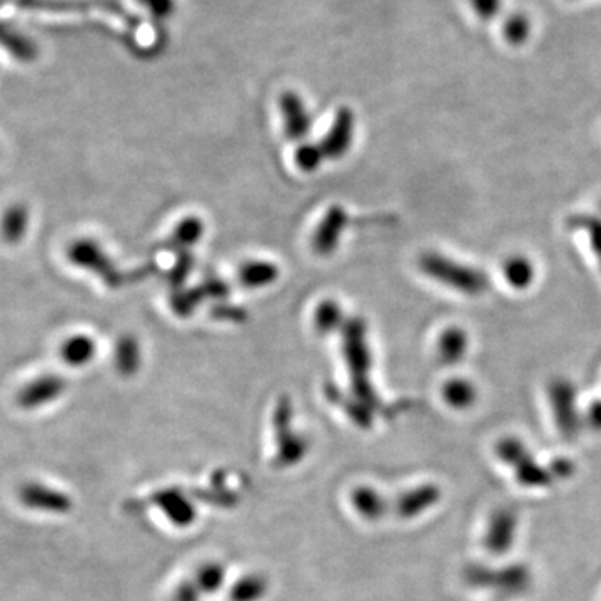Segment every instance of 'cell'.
Here are the masks:
<instances>
[{
  "instance_id": "1",
  "label": "cell",
  "mask_w": 601,
  "mask_h": 601,
  "mask_svg": "<svg viewBox=\"0 0 601 601\" xmlns=\"http://www.w3.org/2000/svg\"><path fill=\"white\" fill-rule=\"evenodd\" d=\"M420 268L426 276L465 296H481L490 289V278L483 269L458 263L443 254H423Z\"/></svg>"
},
{
  "instance_id": "2",
  "label": "cell",
  "mask_w": 601,
  "mask_h": 601,
  "mask_svg": "<svg viewBox=\"0 0 601 601\" xmlns=\"http://www.w3.org/2000/svg\"><path fill=\"white\" fill-rule=\"evenodd\" d=\"M344 353L351 369L354 389L361 398V406L364 408V405H376V396H373L368 383L371 359L364 339V324L361 321H351L348 328L344 329Z\"/></svg>"
},
{
  "instance_id": "3",
  "label": "cell",
  "mask_w": 601,
  "mask_h": 601,
  "mask_svg": "<svg viewBox=\"0 0 601 601\" xmlns=\"http://www.w3.org/2000/svg\"><path fill=\"white\" fill-rule=\"evenodd\" d=\"M67 258L77 268L96 274L109 288H121L122 284L126 283L124 274L116 268V264L112 263V259L96 239H76L67 248Z\"/></svg>"
},
{
  "instance_id": "4",
  "label": "cell",
  "mask_w": 601,
  "mask_h": 601,
  "mask_svg": "<svg viewBox=\"0 0 601 601\" xmlns=\"http://www.w3.org/2000/svg\"><path fill=\"white\" fill-rule=\"evenodd\" d=\"M19 501L27 510L46 515H67L74 508V500L69 493L37 481H31L19 488Z\"/></svg>"
},
{
  "instance_id": "5",
  "label": "cell",
  "mask_w": 601,
  "mask_h": 601,
  "mask_svg": "<svg viewBox=\"0 0 601 601\" xmlns=\"http://www.w3.org/2000/svg\"><path fill=\"white\" fill-rule=\"evenodd\" d=\"M67 391L66 379L59 374H42L22 386L17 393V405L22 410L36 411L56 403Z\"/></svg>"
},
{
  "instance_id": "6",
  "label": "cell",
  "mask_w": 601,
  "mask_h": 601,
  "mask_svg": "<svg viewBox=\"0 0 601 601\" xmlns=\"http://www.w3.org/2000/svg\"><path fill=\"white\" fill-rule=\"evenodd\" d=\"M281 111L286 121V134L293 141H301L308 136L311 129V114L308 107L304 106L303 99L296 92H286L281 97Z\"/></svg>"
},
{
  "instance_id": "7",
  "label": "cell",
  "mask_w": 601,
  "mask_h": 601,
  "mask_svg": "<svg viewBox=\"0 0 601 601\" xmlns=\"http://www.w3.org/2000/svg\"><path fill=\"white\" fill-rule=\"evenodd\" d=\"M31 228V209L26 204H11L0 219V238L9 246H17L26 238Z\"/></svg>"
},
{
  "instance_id": "8",
  "label": "cell",
  "mask_w": 601,
  "mask_h": 601,
  "mask_svg": "<svg viewBox=\"0 0 601 601\" xmlns=\"http://www.w3.org/2000/svg\"><path fill=\"white\" fill-rule=\"evenodd\" d=\"M354 132V117L353 112L349 109H341L336 116L331 131L328 136L324 139L323 144H319L323 149L324 156L326 157H339L343 156L344 152L348 151L353 141Z\"/></svg>"
},
{
  "instance_id": "9",
  "label": "cell",
  "mask_w": 601,
  "mask_h": 601,
  "mask_svg": "<svg viewBox=\"0 0 601 601\" xmlns=\"http://www.w3.org/2000/svg\"><path fill=\"white\" fill-rule=\"evenodd\" d=\"M348 223V216L343 209L331 208L326 214L323 223L319 226L314 236V248L319 254L333 253L339 243V236L344 231V226Z\"/></svg>"
},
{
  "instance_id": "10",
  "label": "cell",
  "mask_w": 601,
  "mask_h": 601,
  "mask_svg": "<svg viewBox=\"0 0 601 601\" xmlns=\"http://www.w3.org/2000/svg\"><path fill=\"white\" fill-rule=\"evenodd\" d=\"M97 343L87 334H74L61 344V358L71 368H84L96 358Z\"/></svg>"
},
{
  "instance_id": "11",
  "label": "cell",
  "mask_w": 601,
  "mask_h": 601,
  "mask_svg": "<svg viewBox=\"0 0 601 601\" xmlns=\"http://www.w3.org/2000/svg\"><path fill=\"white\" fill-rule=\"evenodd\" d=\"M501 273L511 288L525 291L535 283L536 266L528 256L513 254L510 258L505 259Z\"/></svg>"
},
{
  "instance_id": "12",
  "label": "cell",
  "mask_w": 601,
  "mask_h": 601,
  "mask_svg": "<svg viewBox=\"0 0 601 601\" xmlns=\"http://www.w3.org/2000/svg\"><path fill=\"white\" fill-rule=\"evenodd\" d=\"M470 348V336L465 329L448 328L438 339V356L445 364L460 363Z\"/></svg>"
},
{
  "instance_id": "13",
  "label": "cell",
  "mask_w": 601,
  "mask_h": 601,
  "mask_svg": "<svg viewBox=\"0 0 601 601\" xmlns=\"http://www.w3.org/2000/svg\"><path fill=\"white\" fill-rule=\"evenodd\" d=\"M0 47L19 62H32L37 59L36 44L22 32L4 24H0Z\"/></svg>"
},
{
  "instance_id": "14",
  "label": "cell",
  "mask_w": 601,
  "mask_h": 601,
  "mask_svg": "<svg viewBox=\"0 0 601 601\" xmlns=\"http://www.w3.org/2000/svg\"><path fill=\"white\" fill-rule=\"evenodd\" d=\"M154 503L159 506V510L166 513L171 523H177L181 526L192 523L194 511H192L191 503L181 498V493L174 490L161 491V493L154 496Z\"/></svg>"
},
{
  "instance_id": "15",
  "label": "cell",
  "mask_w": 601,
  "mask_h": 601,
  "mask_svg": "<svg viewBox=\"0 0 601 601\" xmlns=\"http://www.w3.org/2000/svg\"><path fill=\"white\" fill-rule=\"evenodd\" d=\"M141 346L134 336H122L117 339L114 348V364L117 373L122 376H134L141 368Z\"/></svg>"
},
{
  "instance_id": "16",
  "label": "cell",
  "mask_w": 601,
  "mask_h": 601,
  "mask_svg": "<svg viewBox=\"0 0 601 601\" xmlns=\"http://www.w3.org/2000/svg\"><path fill=\"white\" fill-rule=\"evenodd\" d=\"M353 505L354 510L366 520H378L386 510L381 493L368 486H359L353 491Z\"/></svg>"
},
{
  "instance_id": "17",
  "label": "cell",
  "mask_w": 601,
  "mask_h": 601,
  "mask_svg": "<svg viewBox=\"0 0 601 601\" xmlns=\"http://www.w3.org/2000/svg\"><path fill=\"white\" fill-rule=\"evenodd\" d=\"M278 276V268L274 264L264 263V261H253V263L244 264L241 273H239L241 283L248 286V288H263V286L274 283Z\"/></svg>"
},
{
  "instance_id": "18",
  "label": "cell",
  "mask_w": 601,
  "mask_h": 601,
  "mask_svg": "<svg viewBox=\"0 0 601 601\" xmlns=\"http://www.w3.org/2000/svg\"><path fill=\"white\" fill-rule=\"evenodd\" d=\"M568 226L575 231L585 233L590 241L591 251L595 253L601 271V218L591 214H575L568 219Z\"/></svg>"
},
{
  "instance_id": "19",
  "label": "cell",
  "mask_w": 601,
  "mask_h": 601,
  "mask_svg": "<svg viewBox=\"0 0 601 601\" xmlns=\"http://www.w3.org/2000/svg\"><path fill=\"white\" fill-rule=\"evenodd\" d=\"M531 31L533 29H531L530 17L523 12H515L506 17L505 24H503V37L513 47L525 46L530 39Z\"/></svg>"
},
{
  "instance_id": "20",
  "label": "cell",
  "mask_w": 601,
  "mask_h": 601,
  "mask_svg": "<svg viewBox=\"0 0 601 601\" xmlns=\"http://www.w3.org/2000/svg\"><path fill=\"white\" fill-rule=\"evenodd\" d=\"M443 396H445L448 405L463 410V408H468V406L475 403L476 389L466 379H451V381L445 384Z\"/></svg>"
},
{
  "instance_id": "21",
  "label": "cell",
  "mask_w": 601,
  "mask_h": 601,
  "mask_svg": "<svg viewBox=\"0 0 601 601\" xmlns=\"http://www.w3.org/2000/svg\"><path fill=\"white\" fill-rule=\"evenodd\" d=\"M341 321H343V313H341L339 304L334 301H324L319 304L316 314H314V324L319 333H331L338 328Z\"/></svg>"
},
{
  "instance_id": "22",
  "label": "cell",
  "mask_w": 601,
  "mask_h": 601,
  "mask_svg": "<svg viewBox=\"0 0 601 601\" xmlns=\"http://www.w3.org/2000/svg\"><path fill=\"white\" fill-rule=\"evenodd\" d=\"M196 575V585L201 593L218 591L224 583V568L219 563H208V565L199 566Z\"/></svg>"
},
{
  "instance_id": "23",
  "label": "cell",
  "mask_w": 601,
  "mask_h": 601,
  "mask_svg": "<svg viewBox=\"0 0 601 601\" xmlns=\"http://www.w3.org/2000/svg\"><path fill=\"white\" fill-rule=\"evenodd\" d=\"M266 593V581L261 576H249L239 580L233 588V601H256Z\"/></svg>"
},
{
  "instance_id": "24",
  "label": "cell",
  "mask_w": 601,
  "mask_h": 601,
  "mask_svg": "<svg viewBox=\"0 0 601 601\" xmlns=\"http://www.w3.org/2000/svg\"><path fill=\"white\" fill-rule=\"evenodd\" d=\"M203 233V221H199L196 218H187L177 226L176 233H174V241L179 246H192V244L199 241Z\"/></svg>"
},
{
  "instance_id": "25",
  "label": "cell",
  "mask_w": 601,
  "mask_h": 601,
  "mask_svg": "<svg viewBox=\"0 0 601 601\" xmlns=\"http://www.w3.org/2000/svg\"><path fill=\"white\" fill-rule=\"evenodd\" d=\"M324 157L326 156L321 146H314V144L303 146L296 152V162L303 171H314L323 162Z\"/></svg>"
},
{
  "instance_id": "26",
  "label": "cell",
  "mask_w": 601,
  "mask_h": 601,
  "mask_svg": "<svg viewBox=\"0 0 601 601\" xmlns=\"http://www.w3.org/2000/svg\"><path fill=\"white\" fill-rule=\"evenodd\" d=\"M476 17L481 21L490 22L500 16L503 0H470Z\"/></svg>"
},
{
  "instance_id": "27",
  "label": "cell",
  "mask_w": 601,
  "mask_h": 601,
  "mask_svg": "<svg viewBox=\"0 0 601 601\" xmlns=\"http://www.w3.org/2000/svg\"><path fill=\"white\" fill-rule=\"evenodd\" d=\"M139 4L156 19H167L176 12V0H139Z\"/></svg>"
},
{
  "instance_id": "28",
  "label": "cell",
  "mask_w": 601,
  "mask_h": 601,
  "mask_svg": "<svg viewBox=\"0 0 601 601\" xmlns=\"http://www.w3.org/2000/svg\"><path fill=\"white\" fill-rule=\"evenodd\" d=\"M191 268V256H189V254H182L179 261H177L176 266L172 269L171 283L174 284V286H181V284L184 283V279L191 273Z\"/></svg>"
},
{
  "instance_id": "29",
  "label": "cell",
  "mask_w": 601,
  "mask_h": 601,
  "mask_svg": "<svg viewBox=\"0 0 601 601\" xmlns=\"http://www.w3.org/2000/svg\"><path fill=\"white\" fill-rule=\"evenodd\" d=\"M201 595V590L197 588L196 583L191 581H184L181 585L177 586L176 593H174V601H197Z\"/></svg>"
},
{
  "instance_id": "30",
  "label": "cell",
  "mask_w": 601,
  "mask_h": 601,
  "mask_svg": "<svg viewBox=\"0 0 601 601\" xmlns=\"http://www.w3.org/2000/svg\"><path fill=\"white\" fill-rule=\"evenodd\" d=\"M591 418L598 421V423H601V403H596V405L591 408Z\"/></svg>"
},
{
  "instance_id": "31",
  "label": "cell",
  "mask_w": 601,
  "mask_h": 601,
  "mask_svg": "<svg viewBox=\"0 0 601 601\" xmlns=\"http://www.w3.org/2000/svg\"><path fill=\"white\" fill-rule=\"evenodd\" d=\"M600 209H601V203H600Z\"/></svg>"
}]
</instances>
